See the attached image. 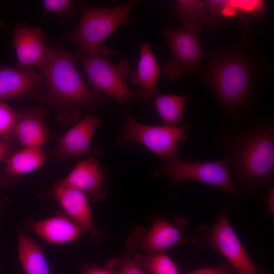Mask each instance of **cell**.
<instances>
[{
	"label": "cell",
	"mask_w": 274,
	"mask_h": 274,
	"mask_svg": "<svg viewBox=\"0 0 274 274\" xmlns=\"http://www.w3.org/2000/svg\"><path fill=\"white\" fill-rule=\"evenodd\" d=\"M249 28L235 42L205 51L207 61L194 75L207 84L220 108L219 122L236 124L248 119L256 104L254 87L268 65L251 39Z\"/></svg>",
	"instance_id": "6da1fadb"
},
{
	"label": "cell",
	"mask_w": 274,
	"mask_h": 274,
	"mask_svg": "<svg viewBox=\"0 0 274 274\" xmlns=\"http://www.w3.org/2000/svg\"><path fill=\"white\" fill-rule=\"evenodd\" d=\"M213 140L230 160V172L237 183L236 193L248 195L271 179L274 173L273 120L220 122Z\"/></svg>",
	"instance_id": "7a4b0ae2"
},
{
	"label": "cell",
	"mask_w": 274,
	"mask_h": 274,
	"mask_svg": "<svg viewBox=\"0 0 274 274\" xmlns=\"http://www.w3.org/2000/svg\"><path fill=\"white\" fill-rule=\"evenodd\" d=\"M51 47L49 60L40 69L48 87L45 100L55 110L59 122L69 125L80 118L83 109L93 112L111 97L85 84L76 66L74 54L65 50L63 42Z\"/></svg>",
	"instance_id": "3957f363"
},
{
	"label": "cell",
	"mask_w": 274,
	"mask_h": 274,
	"mask_svg": "<svg viewBox=\"0 0 274 274\" xmlns=\"http://www.w3.org/2000/svg\"><path fill=\"white\" fill-rule=\"evenodd\" d=\"M74 54L76 60L82 64L94 89L114 98L121 105H130V99L135 96V92L127 84L126 78L131 70L127 58L118 64L112 62L110 58L115 51L102 45L87 53Z\"/></svg>",
	"instance_id": "277c9868"
},
{
	"label": "cell",
	"mask_w": 274,
	"mask_h": 274,
	"mask_svg": "<svg viewBox=\"0 0 274 274\" xmlns=\"http://www.w3.org/2000/svg\"><path fill=\"white\" fill-rule=\"evenodd\" d=\"M136 1L111 7L95 8L80 2L81 19L76 27L67 34L70 42L78 46V54L91 52L105 41L115 30L129 24L130 11Z\"/></svg>",
	"instance_id": "5b68a950"
},
{
	"label": "cell",
	"mask_w": 274,
	"mask_h": 274,
	"mask_svg": "<svg viewBox=\"0 0 274 274\" xmlns=\"http://www.w3.org/2000/svg\"><path fill=\"white\" fill-rule=\"evenodd\" d=\"M188 124L179 127L150 125L138 122L128 111L125 112V124L120 133L121 145L140 143L167 161L177 156L180 144L188 139Z\"/></svg>",
	"instance_id": "8992f818"
},
{
	"label": "cell",
	"mask_w": 274,
	"mask_h": 274,
	"mask_svg": "<svg viewBox=\"0 0 274 274\" xmlns=\"http://www.w3.org/2000/svg\"><path fill=\"white\" fill-rule=\"evenodd\" d=\"M165 175L173 184L184 180H192L220 188L235 195L236 187L231 178L230 161L221 159L205 161H189L176 156L158 168L155 175Z\"/></svg>",
	"instance_id": "52a82bcc"
},
{
	"label": "cell",
	"mask_w": 274,
	"mask_h": 274,
	"mask_svg": "<svg viewBox=\"0 0 274 274\" xmlns=\"http://www.w3.org/2000/svg\"><path fill=\"white\" fill-rule=\"evenodd\" d=\"M188 220L178 216L171 222L162 217H154L149 230L135 227L125 242L126 250L131 254L165 252L179 244H186L185 229Z\"/></svg>",
	"instance_id": "ba28073f"
},
{
	"label": "cell",
	"mask_w": 274,
	"mask_h": 274,
	"mask_svg": "<svg viewBox=\"0 0 274 274\" xmlns=\"http://www.w3.org/2000/svg\"><path fill=\"white\" fill-rule=\"evenodd\" d=\"M200 35L182 27L164 28L163 36L172 57L163 65L165 76L176 80L183 74L195 73L206 56L199 42Z\"/></svg>",
	"instance_id": "9c48e42d"
},
{
	"label": "cell",
	"mask_w": 274,
	"mask_h": 274,
	"mask_svg": "<svg viewBox=\"0 0 274 274\" xmlns=\"http://www.w3.org/2000/svg\"><path fill=\"white\" fill-rule=\"evenodd\" d=\"M38 198L43 202L54 199L60 204L66 214L90 239L99 243L107 235V231L94 225L86 195L81 190L59 181L49 190L42 192Z\"/></svg>",
	"instance_id": "30bf717a"
},
{
	"label": "cell",
	"mask_w": 274,
	"mask_h": 274,
	"mask_svg": "<svg viewBox=\"0 0 274 274\" xmlns=\"http://www.w3.org/2000/svg\"><path fill=\"white\" fill-rule=\"evenodd\" d=\"M207 235L208 244L228 260L236 274H258L256 267L230 224L226 210L219 213L215 225Z\"/></svg>",
	"instance_id": "8fae6325"
},
{
	"label": "cell",
	"mask_w": 274,
	"mask_h": 274,
	"mask_svg": "<svg viewBox=\"0 0 274 274\" xmlns=\"http://www.w3.org/2000/svg\"><path fill=\"white\" fill-rule=\"evenodd\" d=\"M13 37L17 67L29 69L37 66L40 70L47 64L51 47L47 43L45 33L41 28H31L21 22L16 26Z\"/></svg>",
	"instance_id": "7c38bea8"
},
{
	"label": "cell",
	"mask_w": 274,
	"mask_h": 274,
	"mask_svg": "<svg viewBox=\"0 0 274 274\" xmlns=\"http://www.w3.org/2000/svg\"><path fill=\"white\" fill-rule=\"evenodd\" d=\"M82 191L88 199L97 201L107 192V182L97 156L93 154L81 160L65 178L60 181Z\"/></svg>",
	"instance_id": "4fadbf2b"
},
{
	"label": "cell",
	"mask_w": 274,
	"mask_h": 274,
	"mask_svg": "<svg viewBox=\"0 0 274 274\" xmlns=\"http://www.w3.org/2000/svg\"><path fill=\"white\" fill-rule=\"evenodd\" d=\"M101 120L93 114H88L57 140L53 154L59 160L83 155L92 154L91 142L100 125Z\"/></svg>",
	"instance_id": "5bb4252c"
},
{
	"label": "cell",
	"mask_w": 274,
	"mask_h": 274,
	"mask_svg": "<svg viewBox=\"0 0 274 274\" xmlns=\"http://www.w3.org/2000/svg\"><path fill=\"white\" fill-rule=\"evenodd\" d=\"M208 13L209 28L213 31L223 18H237L244 27H249L254 19L262 16L265 11L264 1H204Z\"/></svg>",
	"instance_id": "9a60e30c"
},
{
	"label": "cell",
	"mask_w": 274,
	"mask_h": 274,
	"mask_svg": "<svg viewBox=\"0 0 274 274\" xmlns=\"http://www.w3.org/2000/svg\"><path fill=\"white\" fill-rule=\"evenodd\" d=\"M19 117L11 135L24 148L41 147L50 136L45 123L47 110L29 106L19 112Z\"/></svg>",
	"instance_id": "2e32d148"
},
{
	"label": "cell",
	"mask_w": 274,
	"mask_h": 274,
	"mask_svg": "<svg viewBox=\"0 0 274 274\" xmlns=\"http://www.w3.org/2000/svg\"><path fill=\"white\" fill-rule=\"evenodd\" d=\"M140 57L136 66L131 70L128 78L139 87L135 97L149 103L157 91V84L161 73L160 66L153 52L150 42L140 44Z\"/></svg>",
	"instance_id": "e0dca14e"
},
{
	"label": "cell",
	"mask_w": 274,
	"mask_h": 274,
	"mask_svg": "<svg viewBox=\"0 0 274 274\" xmlns=\"http://www.w3.org/2000/svg\"><path fill=\"white\" fill-rule=\"evenodd\" d=\"M42 83V76L30 68L0 66V101L26 97Z\"/></svg>",
	"instance_id": "ac0fdd59"
},
{
	"label": "cell",
	"mask_w": 274,
	"mask_h": 274,
	"mask_svg": "<svg viewBox=\"0 0 274 274\" xmlns=\"http://www.w3.org/2000/svg\"><path fill=\"white\" fill-rule=\"evenodd\" d=\"M24 229L27 232H34L51 244H63L74 241L84 232L73 221L61 214L39 221L25 219Z\"/></svg>",
	"instance_id": "d6986e66"
},
{
	"label": "cell",
	"mask_w": 274,
	"mask_h": 274,
	"mask_svg": "<svg viewBox=\"0 0 274 274\" xmlns=\"http://www.w3.org/2000/svg\"><path fill=\"white\" fill-rule=\"evenodd\" d=\"M46 152L42 147L24 148L6 157V166L0 172V185L10 188L14 186L22 175L42 167Z\"/></svg>",
	"instance_id": "ffe728a7"
},
{
	"label": "cell",
	"mask_w": 274,
	"mask_h": 274,
	"mask_svg": "<svg viewBox=\"0 0 274 274\" xmlns=\"http://www.w3.org/2000/svg\"><path fill=\"white\" fill-rule=\"evenodd\" d=\"M17 232L18 257L25 274H52L41 247L21 230Z\"/></svg>",
	"instance_id": "44dd1931"
},
{
	"label": "cell",
	"mask_w": 274,
	"mask_h": 274,
	"mask_svg": "<svg viewBox=\"0 0 274 274\" xmlns=\"http://www.w3.org/2000/svg\"><path fill=\"white\" fill-rule=\"evenodd\" d=\"M153 96L156 109L164 125L179 127L188 124L184 112L189 95L163 94L157 91Z\"/></svg>",
	"instance_id": "7402d4cb"
},
{
	"label": "cell",
	"mask_w": 274,
	"mask_h": 274,
	"mask_svg": "<svg viewBox=\"0 0 274 274\" xmlns=\"http://www.w3.org/2000/svg\"><path fill=\"white\" fill-rule=\"evenodd\" d=\"M172 15L179 19L181 27L200 34L209 15L204 1L178 0L175 3Z\"/></svg>",
	"instance_id": "603a6c76"
},
{
	"label": "cell",
	"mask_w": 274,
	"mask_h": 274,
	"mask_svg": "<svg viewBox=\"0 0 274 274\" xmlns=\"http://www.w3.org/2000/svg\"><path fill=\"white\" fill-rule=\"evenodd\" d=\"M134 259L144 274H180L176 263L165 252L136 254Z\"/></svg>",
	"instance_id": "cb8c5ba5"
},
{
	"label": "cell",
	"mask_w": 274,
	"mask_h": 274,
	"mask_svg": "<svg viewBox=\"0 0 274 274\" xmlns=\"http://www.w3.org/2000/svg\"><path fill=\"white\" fill-rule=\"evenodd\" d=\"M43 16L49 13H54L63 24L70 22L76 15V1L71 0L43 1Z\"/></svg>",
	"instance_id": "d4e9b609"
},
{
	"label": "cell",
	"mask_w": 274,
	"mask_h": 274,
	"mask_svg": "<svg viewBox=\"0 0 274 274\" xmlns=\"http://www.w3.org/2000/svg\"><path fill=\"white\" fill-rule=\"evenodd\" d=\"M19 117V112L0 101V137L11 135Z\"/></svg>",
	"instance_id": "484cf974"
},
{
	"label": "cell",
	"mask_w": 274,
	"mask_h": 274,
	"mask_svg": "<svg viewBox=\"0 0 274 274\" xmlns=\"http://www.w3.org/2000/svg\"><path fill=\"white\" fill-rule=\"evenodd\" d=\"M111 261L117 266L118 274H144L138 263L131 258V254L126 249L119 258Z\"/></svg>",
	"instance_id": "4316f807"
},
{
	"label": "cell",
	"mask_w": 274,
	"mask_h": 274,
	"mask_svg": "<svg viewBox=\"0 0 274 274\" xmlns=\"http://www.w3.org/2000/svg\"><path fill=\"white\" fill-rule=\"evenodd\" d=\"M106 267H99L96 265H87L81 269V274H118L116 267L109 261Z\"/></svg>",
	"instance_id": "83f0119b"
},
{
	"label": "cell",
	"mask_w": 274,
	"mask_h": 274,
	"mask_svg": "<svg viewBox=\"0 0 274 274\" xmlns=\"http://www.w3.org/2000/svg\"><path fill=\"white\" fill-rule=\"evenodd\" d=\"M16 140L10 135L0 137V162L13 151Z\"/></svg>",
	"instance_id": "f1b7e54d"
},
{
	"label": "cell",
	"mask_w": 274,
	"mask_h": 274,
	"mask_svg": "<svg viewBox=\"0 0 274 274\" xmlns=\"http://www.w3.org/2000/svg\"><path fill=\"white\" fill-rule=\"evenodd\" d=\"M189 274H228L223 267H206L191 271Z\"/></svg>",
	"instance_id": "f546056e"
},
{
	"label": "cell",
	"mask_w": 274,
	"mask_h": 274,
	"mask_svg": "<svg viewBox=\"0 0 274 274\" xmlns=\"http://www.w3.org/2000/svg\"><path fill=\"white\" fill-rule=\"evenodd\" d=\"M10 203V200L3 193L0 192V213L2 210L7 207Z\"/></svg>",
	"instance_id": "4dcf8cb0"
},
{
	"label": "cell",
	"mask_w": 274,
	"mask_h": 274,
	"mask_svg": "<svg viewBox=\"0 0 274 274\" xmlns=\"http://www.w3.org/2000/svg\"><path fill=\"white\" fill-rule=\"evenodd\" d=\"M0 26L3 27L4 29H6L7 31H8L7 27L6 26V25L4 24L3 22L2 21V20L0 19Z\"/></svg>",
	"instance_id": "1f68e13d"
}]
</instances>
